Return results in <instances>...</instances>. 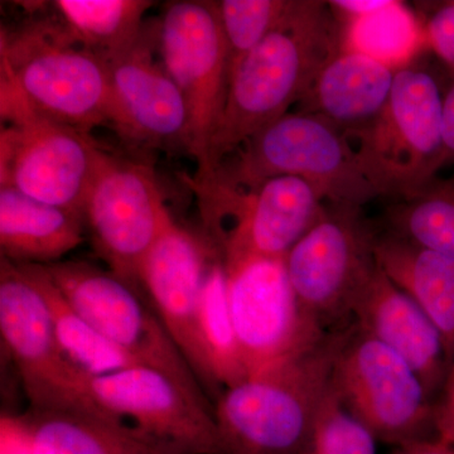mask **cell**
<instances>
[{"label":"cell","instance_id":"1","mask_svg":"<svg viewBox=\"0 0 454 454\" xmlns=\"http://www.w3.org/2000/svg\"><path fill=\"white\" fill-rule=\"evenodd\" d=\"M330 2L292 0L267 37L232 74L223 118L208 148L205 177L236 149L300 104L319 71L342 49Z\"/></svg>","mask_w":454,"mask_h":454},{"label":"cell","instance_id":"2","mask_svg":"<svg viewBox=\"0 0 454 454\" xmlns=\"http://www.w3.org/2000/svg\"><path fill=\"white\" fill-rule=\"evenodd\" d=\"M0 65V88L33 112L88 133L107 124L109 64L82 46L59 14L3 27Z\"/></svg>","mask_w":454,"mask_h":454},{"label":"cell","instance_id":"3","mask_svg":"<svg viewBox=\"0 0 454 454\" xmlns=\"http://www.w3.org/2000/svg\"><path fill=\"white\" fill-rule=\"evenodd\" d=\"M340 333L221 394L215 418L229 454L303 452L333 381Z\"/></svg>","mask_w":454,"mask_h":454},{"label":"cell","instance_id":"4","mask_svg":"<svg viewBox=\"0 0 454 454\" xmlns=\"http://www.w3.org/2000/svg\"><path fill=\"white\" fill-rule=\"evenodd\" d=\"M309 182L324 201L363 207L378 199L345 130L307 113H288L247 140L210 175L225 186L253 190L270 178Z\"/></svg>","mask_w":454,"mask_h":454},{"label":"cell","instance_id":"5","mask_svg":"<svg viewBox=\"0 0 454 454\" xmlns=\"http://www.w3.org/2000/svg\"><path fill=\"white\" fill-rule=\"evenodd\" d=\"M443 101L434 77L415 68L395 74L381 112L346 130L361 169L380 197L403 199L450 163L443 140Z\"/></svg>","mask_w":454,"mask_h":454},{"label":"cell","instance_id":"6","mask_svg":"<svg viewBox=\"0 0 454 454\" xmlns=\"http://www.w3.org/2000/svg\"><path fill=\"white\" fill-rule=\"evenodd\" d=\"M199 197L205 236L221 259H286L324 216V200L309 182L291 176L268 179L253 190L211 178H187Z\"/></svg>","mask_w":454,"mask_h":454},{"label":"cell","instance_id":"7","mask_svg":"<svg viewBox=\"0 0 454 454\" xmlns=\"http://www.w3.org/2000/svg\"><path fill=\"white\" fill-rule=\"evenodd\" d=\"M0 187L83 219V203L103 146L88 131L33 112L5 88H0Z\"/></svg>","mask_w":454,"mask_h":454},{"label":"cell","instance_id":"8","mask_svg":"<svg viewBox=\"0 0 454 454\" xmlns=\"http://www.w3.org/2000/svg\"><path fill=\"white\" fill-rule=\"evenodd\" d=\"M333 389L378 441L413 443L428 438L433 402L408 363L375 337L349 325L340 333Z\"/></svg>","mask_w":454,"mask_h":454},{"label":"cell","instance_id":"9","mask_svg":"<svg viewBox=\"0 0 454 454\" xmlns=\"http://www.w3.org/2000/svg\"><path fill=\"white\" fill-rule=\"evenodd\" d=\"M173 219L152 166L101 149L83 221L110 271L142 291L140 265Z\"/></svg>","mask_w":454,"mask_h":454},{"label":"cell","instance_id":"10","mask_svg":"<svg viewBox=\"0 0 454 454\" xmlns=\"http://www.w3.org/2000/svg\"><path fill=\"white\" fill-rule=\"evenodd\" d=\"M44 268L74 309L106 339L212 404L143 291L86 262L62 260Z\"/></svg>","mask_w":454,"mask_h":454},{"label":"cell","instance_id":"11","mask_svg":"<svg viewBox=\"0 0 454 454\" xmlns=\"http://www.w3.org/2000/svg\"><path fill=\"white\" fill-rule=\"evenodd\" d=\"M158 53L186 100L187 152L196 160V175H201L230 86L229 55L216 2L168 3L158 22Z\"/></svg>","mask_w":454,"mask_h":454},{"label":"cell","instance_id":"12","mask_svg":"<svg viewBox=\"0 0 454 454\" xmlns=\"http://www.w3.org/2000/svg\"><path fill=\"white\" fill-rule=\"evenodd\" d=\"M375 232L361 207L333 206L286 254V267L301 309L325 333L345 319L357 293L378 267Z\"/></svg>","mask_w":454,"mask_h":454},{"label":"cell","instance_id":"13","mask_svg":"<svg viewBox=\"0 0 454 454\" xmlns=\"http://www.w3.org/2000/svg\"><path fill=\"white\" fill-rule=\"evenodd\" d=\"M223 265L230 313L249 376L300 356L330 334L301 309L286 260L247 256Z\"/></svg>","mask_w":454,"mask_h":454},{"label":"cell","instance_id":"14","mask_svg":"<svg viewBox=\"0 0 454 454\" xmlns=\"http://www.w3.org/2000/svg\"><path fill=\"white\" fill-rule=\"evenodd\" d=\"M0 334L33 409L100 411L90 397V378L57 342L40 289L22 265L5 259L0 260Z\"/></svg>","mask_w":454,"mask_h":454},{"label":"cell","instance_id":"15","mask_svg":"<svg viewBox=\"0 0 454 454\" xmlns=\"http://www.w3.org/2000/svg\"><path fill=\"white\" fill-rule=\"evenodd\" d=\"M89 394L104 413L191 454H229L215 408L168 373L134 365L91 378Z\"/></svg>","mask_w":454,"mask_h":454},{"label":"cell","instance_id":"16","mask_svg":"<svg viewBox=\"0 0 454 454\" xmlns=\"http://www.w3.org/2000/svg\"><path fill=\"white\" fill-rule=\"evenodd\" d=\"M217 254L205 235H197L173 219L139 268L140 289L214 408L219 395L202 348L200 301L206 271Z\"/></svg>","mask_w":454,"mask_h":454},{"label":"cell","instance_id":"17","mask_svg":"<svg viewBox=\"0 0 454 454\" xmlns=\"http://www.w3.org/2000/svg\"><path fill=\"white\" fill-rule=\"evenodd\" d=\"M158 23L146 25L138 41L110 59L107 124L128 142L179 145L187 151L190 116L177 83L157 62Z\"/></svg>","mask_w":454,"mask_h":454},{"label":"cell","instance_id":"18","mask_svg":"<svg viewBox=\"0 0 454 454\" xmlns=\"http://www.w3.org/2000/svg\"><path fill=\"white\" fill-rule=\"evenodd\" d=\"M351 325L404 358L433 402L450 367L443 340L420 307L379 265L355 298Z\"/></svg>","mask_w":454,"mask_h":454},{"label":"cell","instance_id":"19","mask_svg":"<svg viewBox=\"0 0 454 454\" xmlns=\"http://www.w3.org/2000/svg\"><path fill=\"white\" fill-rule=\"evenodd\" d=\"M14 423L29 454H191L100 411L32 408Z\"/></svg>","mask_w":454,"mask_h":454},{"label":"cell","instance_id":"20","mask_svg":"<svg viewBox=\"0 0 454 454\" xmlns=\"http://www.w3.org/2000/svg\"><path fill=\"white\" fill-rule=\"evenodd\" d=\"M395 74L370 57L340 49L319 71L300 112L322 116L345 131L356 129L381 112Z\"/></svg>","mask_w":454,"mask_h":454},{"label":"cell","instance_id":"21","mask_svg":"<svg viewBox=\"0 0 454 454\" xmlns=\"http://www.w3.org/2000/svg\"><path fill=\"white\" fill-rule=\"evenodd\" d=\"M373 255L381 270L426 313L454 364V259L405 240L393 232L376 234Z\"/></svg>","mask_w":454,"mask_h":454},{"label":"cell","instance_id":"22","mask_svg":"<svg viewBox=\"0 0 454 454\" xmlns=\"http://www.w3.org/2000/svg\"><path fill=\"white\" fill-rule=\"evenodd\" d=\"M85 221L73 212L0 187V253L20 265H46L85 241Z\"/></svg>","mask_w":454,"mask_h":454},{"label":"cell","instance_id":"23","mask_svg":"<svg viewBox=\"0 0 454 454\" xmlns=\"http://www.w3.org/2000/svg\"><path fill=\"white\" fill-rule=\"evenodd\" d=\"M22 267L47 301L59 348L80 372L90 379L98 378L140 364L106 339L74 309L57 288L46 268L42 265Z\"/></svg>","mask_w":454,"mask_h":454},{"label":"cell","instance_id":"24","mask_svg":"<svg viewBox=\"0 0 454 454\" xmlns=\"http://www.w3.org/2000/svg\"><path fill=\"white\" fill-rule=\"evenodd\" d=\"M148 0H57L53 8L71 35L109 62L142 35Z\"/></svg>","mask_w":454,"mask_h":454},{"label":"cell","instance_id":"25","mask_svg":"<svg viewBox=\"0 0 454 454\" xmlns=\"http://www.w3.org/2000/svg\"><path fill=\"white\" fill-rule=\"evenodd\" d=\"M345 20L342 49L370 57L396 73L408 68L427 44L423 22L403 2L387 0L372 13Z\"/></svg>","mask_w":454,"mask_h":454},{"label":"cell","instance_id":"26","mask_svg":"<svg viewBox=\"0 0 454 454\" xmlns=\"http://www.w3.org/2000/svg\"><path fill=\"white\" fill-rule=\"evenodd\" d=\"M200 334L212 381L220 397L223 391L249 376L230 313L226 269L220 254L212 259L203 279Z\"/></svg>","mask_w":454,"mask_h":454},{"label":"cell","instance_id":"27","mask_svg":"<svg viewBox=\"0 0 454 454\" xmlns=\"http://www.w3.org/2000/svg\"><path fill=\"white\" fill-rule=\"evenodd\" d=\"M387 231L454 259V177L433 178L411 195L395 200Z\"/></svg>","mask_w":454,"mask_h":454},{"label":"cell","instance_id":"28","mask_svg":"<svg viewBox=\"0 0 454 454\" xmlns=\"http://www.w3.org/2000/svg\"><path fill=\"white\" fill-rule=\"evenodd\" d=\"M292 0H223L217 14L229 55L230 80L245 57L273 31Z\"/></svg>","mask_w":454,"mask_h":454},{"label":"cell","instance_id":"29","mask_svg":"<svg viewBox=\"0 0 454 454\" xmlns=\"http://www.w3.org/2000/svg\"><path fill=\"white\" fill-rule=\"evenodd\" d=\"M376 442L372 430L343 405L331 381L301 454H376Z\"/></svg>","mask_w":454,"mask_h":454},{"label":"cell","instance_id":"30","mask_svg":"<svg viewBox=\"0 0 454 454\" xmlns=\"http://www.w3.org/2000/svg\"><path fill=\"white\" fill-rule=\"evenodd\" d=\"M423 25L427 46L454 74V0L439 3Z\"/></svg>","mask_w":454,"mask_h":454},{"label":"cell","instance_id":"31","mask_svg":"<svg viewBox=\"0 0 454 454\" xmlns=\"http://www.w3.org/2000/svg\"><path fill=\"white\" fill-rule=\"evenodd\" d=\"M433 426L435 438L454 447V364L448 367L438 399L433 403Z\"/></svg>","mask_w":454,"mask_h":454},{"label":"cell","instance_id":"32","mask_svg":"<svg viewBox=\"0 0 454 454\" xmlns=\"http://www.w3.org/2000/svg\"><path fill=\"white\" fill-rule=\"evenodd\" d=\"M443 140L450 162L454 160V82L443 101Z\"/></svg>","mask_w":454,"mask_h":454},{"label":"cell","instance_id":"33","mask_svg":"<svg viewBox=\"0 0 454 454\" xmlns=\"http://www.w3.org/2000/svg\"><path fill=\"white\" fill-rule=\"evenodd\" d=\"M393 454H454V447L434 439L413 442L396 448Z\"/></svg>","mask_w":454,"mask_h":454},{"label":"cell","instance_id":"34","mask_svg":"<svg viewBox=\"0 0 454 454\" xmlns=\"http://www.w3.org/2000/svg\"><path fill=\"white\" fill-rule=\"evenodd\" d=\"M2 454H29L16 423L3 419Z\"/></svg>","mask_w":454,"mask_h":454}]
</instances>
